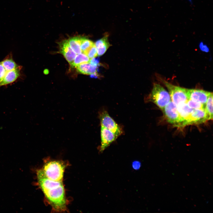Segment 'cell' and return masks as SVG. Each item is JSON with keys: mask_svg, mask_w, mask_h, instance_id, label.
I'll use <instances>...</instances> for the list:
<instances>
[{"mask_svg": "<svg viewBox=\"0 0 213 213\" xmlns=\"http://www.w3.org/2000/svg\"><path fill=\"white\" fill-rule=\"evenodd\" d=\"M37 175L38 185L52 209L57 212L67 211V201L62 181H54L47 178L42 169Z\"/></svg>", "mask_w": 213, "mask_h": 213, "instance_id": "obj_1", "label": "cell"}, {"mask_svg": "<svg viewBox=\"0 0 213 213\" xmlns=\"http://www.w3.org/2000/svg\"><path fill=\"white\" fill-rule=\"evenodd\" d=\"M66 166L62 161H51L45 163L42 170L48 179L54 181H62Z\"/></svg>", "mask_w": 213, "mask_h": 213, "instance_id": "obj_2", "label": "cell"}, {"mask_svg": "<svg viewBox=\"0 0 213 213\" xmlns=\"http://www.w3.org/2000/svg\"><path fill=\"white\" fill-rule=\"evenodd\" d=\"M148 100L157 106L161 110L171 101L169 93L160 85L154 83Z\"/></svg>", "mask_w": 213, "mask_h": 213, "instance_id": "obj_3", "label": "cell"}, {"mask_svg": "<svg viewBox=\"0 0 213 213\" xmlns=\"http://www.w3.org/2000/svg\"><path fill=\"white\" fill-rule=\"evenodd\" d=\"M162 81L169 91L171 101L176 105L185 103L188 100L187 89L175 86L164 80Z\"/></svg>", "mask_w": 213, "mask_h": 213, "instance_id": "obj_4", "label": "cell"}, {"mask_svg": "<svg viewBox=\"0 0 213 213\" xmlns=\"http://www.w3.org/2000/svg\"><path fill=\"white\" fill-rule=\"evenodd\" d=\"M99 117L101 126L111 130L118 137L122 134V128L110 117L106 110L103 109L100 111Z\"/></svg>", "mask_w": 213, "mask_h": 213, "instance_id": "obj_5", "label": "cell"}, {"mask_svg": "<svg viewBox=\"0 0 213 213\" xmlns=\"http://www.w3.org/2000/svg\"><path fill=\"white\" fill-rule=\"evenodd\" d=\"M161 110L169 123L175 126H182L183 121L178 112L177 105L171 101Z\"/></svg>", "mask_w": 213, "mask_h": 213, "instance_id": "obj_6", "label": "cell"}, {"mask_svg": "<svg viewBox=\"0 0 213 213\" xmlns=\"http://www.w3.org/2000/svg\"><path fill=\"white\" fill-rule=\"evenodd\" d=\"M101 144L99 148L100 152H102L118 137L109 129L101 126Z\"/></svg>", "mask_w": 213, "mask_h": 213, "instance_id": "obj_7", "label": "cell"}, {"mask_svg": "<svg viewBox=\"0 0 213 213\" xmlns=\"http://www.w3.org/2000/svg\"><path fill=\"white\" fill-rule=\"evenodd\" d=\"M188 99L200 102L205 105L210 92L197 89H187Z\"/></svg>", "mask_w": 213, "mask_h": 213, "instance_id": "obj_8", "label": "cell"}, {"mask_svg": "<svg viewBox=\"0 0 213 213\" xmlns=\"http://www.w3.org/2000/svg\"><path fill=\"white\" fill-rule=\"evenodd\" d=\"M60 51L71 65L76 56V54L70 47L67 40H64L59 43Z\"/></svg>", "mask_w": 213, "mask_h": 213, "instance_id": "obj_9", "label": "cell"}, {"mask_svg": "<svg viewBox=\"0 0 213 213\" xmlns=\"http://www.w3.org/2000/svg\"><path fill=\"white\" fill-rule=\"evenodd\" d=\"M208 120L205 109H193L188 125L199 124Z\"/></svg>", "mask_w": 213, "mask_h": 213, "instance_id": "obj_10", "label": "cell"}, {"mask_svg": "<svg viewBox=\"0 0 213 213\" xmlns=\"http://www.w3.org/2000/svg\"><path fill=\"white\" fill-rule=\"evenodd\" d=\"M177 106L178 112L183 121L182 126L188 125L193 109L190 107L186 102L180 103Z\"/></svg>", "mask_w": 213, "mask_h": 213, "instance_id": "obj_11", "label": "cell"}, {"mask_svg": "<svg viewBox=\"0 0 213 213\" xmlns=\"http://www.w3.org/2000/svg\"><path fill=\"white\" fill-rule=\"evenodd\" d=\"M21 67L13 70L7 71L0 83V87L11 83L16 80L20 75Z\"/></svg>", "mask_w": 213, "mask_h": 213, "instance_id": "obj_12", "label": "cell"}, {"mask_svg": "<svg viewBox=\"0 0 213 213\" xmlns=\"http://www.w3.org/2000/svg\"><path fill=\"white\" fill-rule=\"evenodd\" d=\"M97 67L89 63L80 64L75 67L77 71L81 73L90 75L95 77L97 75Z\"/></svg>", "mask_w": 213, "mask_h": 213, "instance_id": "obj_13", "label": "cell"}, {"mask_svg": "<svg viewBox=\"0 0 213 213\" xmlns=\"http://www.w3.org/2000/svg\"><path fill=\"white\" fill-rule=\"evenodd\" d=\"M108 36L107 34L105 35L95 43L98 56H99L104 54L110 46L108 40Z\"/></svg>", "mask_w": 213, "mask_h": 213, "instance_id": "obj_14", "label": "cell"}, {"mask_svg": "<svg viewBox=\"0 0 213 213\" xmlns=\"http://www.w3.org/2000/svg\"><path fill=\"white\" fill-rule=\"evenodd\" d=\"M81 38V37L75 36L67 40L70 47L77 54L82 53L80 48Z\"/></svg>", "mask_w": 213, "mask_h": 213, "instance_id": "obj_15", "label": "cell"}, {"mask_svg": "<svg viewBox=\"0 0 213 213\" xmlns=\"http://www.w3.org/2000/svg\"><path fill=\"white\" fill-rule=\"evenodd\" d=\"M205 110L206 113L208 120L213 118V94L210 92L208 96L205 107Z\"/></svg>", "mask_w": 213, "mask_h": 213, "instance_id": "obj_16", "label": "cell"}, {"mask_svg": "<svg viewBox=\"0 0 213 213\" xmlns=\"http://www.w3.org/2000/svg\"><path fill=\"white\" fill-rule=\"evenodd\" d=\"M90 60V59L87 56L84 54L81 53L76 56L71 66L72 67H76L82 64L89 63Z\"/></svg>", "mask_w": 213, "mask_h": 213, "instance_id": "obj_17", "label": "cell"}, {"mask_svg": "<svg viewBox=\"0 0 213 213\" xmlns=\"http://www.w3.org/2000/svg\"><path fill=\"white\" fill-rule=\"evenodd\" d=\"M1 62L7 71L14 70L20 67L11 57L7 58Z\"/></svg>", "mask_w": 213, "mask_h": 213, "instance_id": "obj_18", "label": "cell"}, {"mask_svg": "<svg viewBox=\"0 0 213 213\" xmlns=\"http://www.w3.org/2000/svg\"><path fill=\"white\" fill-rule=\"evenodd\" d=\"M94 44L95 43L88 38L81 37L80 48L82 53L86 55L88 51Z\"/></svg>", "mask_w": 213, "mask_h": 213, "instance_id": "obj_19", "label": "cell"}, {"mask_svg": "<svg viewBox=\"0 0 213 213\" xmlns=\"http://www.w3.org/2000/svg\"><path fill=\"white\" fill-rule=\"evenodd\" d=\"M186 103L190 107L193 109H205V105L198 102L188 99Z\"/></svg>", "mask_w": 213, "mask_h": 213, "instance_id": "obj_20", "label": "cell"}, {"mask_svg": "<svg viewBox=\"0 0 213 213\" xmlns=\"http://www.w3.org/2000/svg\"><path fill=\"white\" fill-rule=\"evenodd\" d=\"M86 55L90 59L98 56L97 51L95 44L88 51Z\"/></svg>", "mask_w": 213, "mask_h": 213, "instance_id": "obj_21", "label": "cell"}, {"mask_svg": "<svg viewBox=\"0 0 213 213\" xmlns=\"http://www.w3.org/2000/svg\"><path fill=\"white\" fill-rule=\"evenodd\" d=\"M7 70L2 65L1 62H0V83L4 77L6 72Z\"/></svg>", "mask_w": 213, "mask_h": 213, "instance_id": "obj_22", "label": "cell"}, {"mask_svg": "<svg viewBox=\"0 0 213 213\" xmlns=\"http://www.w3.org/2000/svg\"><path fill=\"white\" fill-rule=\"evenodd\" d=\"M140 163L137 162H134L133 164V168L135 169H137L140 167Z\"/></svg>", "mask_w": 213, "mask_h": 213, "instance_id": "obj_23", "label": "cell"}, {"mask_svg": "<svg viewBox=\"0 0 213 213\" xmlns=\"http://www.w3.org/2000/svg\"><path fill=\"white\" fill-rule=\"evenodd\" d=\"M200 47L201 50L205 51H208V47H206V45L202 44V43H201L200 45Z\"/></svg>", "mask_w": 213, "mask_h": 213, "instance_id": "obj_24", "label": "cell"}]
</instances>
